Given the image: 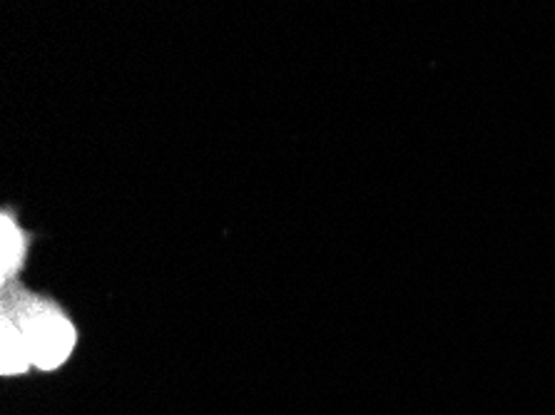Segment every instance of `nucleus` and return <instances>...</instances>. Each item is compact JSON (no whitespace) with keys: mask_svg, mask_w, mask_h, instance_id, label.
<instances>
[{"mask_svg":"<svg viewBox=\"0 0 555 415\" xmlns=\"http://www.w3.org/2000/svg\"><path fill=\"white\" fill-rule=\"evenodd\" d=\"M0 247H3V251H0V276H3L5 284L8 278L18 274L25 259V236L18 222L8 211L0 219Z\"/></svg>","mask_w":555,"mask_h":415,"instance_id":"obj_3","label":"nucleus"},{"mask_svg":"<svg viewBox=\"0 0 555 415\" xmlns=\"http://www.w3.org/2000/svg\"><path fill=\"white\" fill-rule=\"evenodd\" d=\"M3 316L18 326L36 368L55 371L70 359L75 341H78V332H75L73 321L55 303L36 299V296L23 291H13L5 299Z\"/></svg>","mask_w":555,"mask_h":415,"instance_id":"obj_1","label":"nucleus"},{"mask_svg":"<svg viewBox=\"0 0 555 415\" xmlns=\"http://www.w3.org/2000/svg\"><path fill=\"white\" fill-rule=\"evenodd\" d=\"M0 374L21 376L33 366L28 346H25L18 326L11 319H0Z\"/></svg>","mask_w":555,"mask_h":415,"instance_id":"obj_2","label":"nucleus"}]
</instances>
